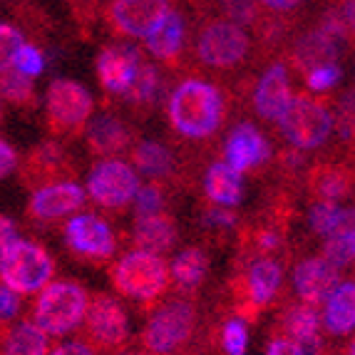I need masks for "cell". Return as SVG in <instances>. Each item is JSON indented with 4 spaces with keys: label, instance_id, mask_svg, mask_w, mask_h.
<instances>
[{
    "label": "cell",
    "instance_id": "cell-1",
    "mask_svg": "<svg viewBox=\"0 0 355 355\" xmlns=\"http://www.w3.org/2000/svg\"><path fill=\"white\" fill-rule=\"evenodd\" d=\"M166 112L172 130L184 139H209L226 117V97L204 77H184L172 89Z\"/></svg>",
    "mask_w": 355,
    "mask_h": 355
},
{
    "label": "cell",
    "instance_id": "cell-2",
    "mask_svg": "<svg viewBox=\"0 0 355 355\" xmlns=\"http://www.w3.org/2000/svg\"><path fill=\"white\" fill-rule=\"evenodd\" d=\"M251 50H254V40H251L249 30L221 18V15L207 18L196 30L194 58L199 65L209 67V70H239L251 58Z\"/></svg>",
    "mask_w": 355,
    "mask_h": 355
},
{
    "label": "cell",
    "instance_id": "cell-3",
    "mask_svg": "<svg viewBox=\"0 0 355 355\" xmlns=\"http://www.w3.org/2000/svg\"><path fill=\"white\" fill-rule=\"evenodd\" d=\"M53 273V256L35 241L15 236L0 251V281L18 296L37 293L42 286L50 284Z\"/></svg>",
    "mask_w": 355,
    "mask_h": 355
},
{
    "label": "cell",
    "instance_id": "cell-4",
    "mask_svg": "<svg viewBox=\"0 0 355 355\" xmlns=\"http://www.w3.org/2000/svg\"><path fill=\"white\" fill-rule=\"evenodd\" d=\"M89 296L75 281H53L42 286L33 311V323L48 336H65L85 318Z\"/></svg>",
    "mask_w": 355,
    "mask_h": 355
},
{
    "label": "cell",
    "instance_id": "cell-5",
    "mask_svg": "<svg viewBox=\"0 0 355 355\" xmlns=\"http://www.w3.org/2000/svg\"><path fill=\"white\" fill-rule=\"evenodd\" d=\"M279 130L284 139L298 152H311L328 142L333 132V114L320 100L313 95L301 92L293 95L284 114L279 117Z\"/></svg>",
    "mask_w": 355,
    "mask_h": 355
},
{
    "label": "cell",
    "instance_id": "cell-6",
    "mask_svg": "<svg viewBox=\"0 0 355 355\" xmlns=\"http://www.w3.org/2000/svg\"><path fill=\"white\" fill-rule=\"evenodd\" d=\"M114 288L127 298L152 303L169 286V266L159 254L137 249L114 263L112 268Z\"/></svg>",
    "mask_w": 355,
    "mask_h": 355
},
{
    "label": "cell",
    "instance_id": "cell-7",
    "mask_svg": "<svg viewBox=\"0 0 355 355\" xmlns=\"http://www.w3.org/2000/svg\"><path fill=\"white\" fill-rule=\"evenodd\" d=\"M92 95L87 87H83L75 80L58 77L48 85L45 92V117L48 127L55 137H72L80 135L83 127L87 125L89 114H92Z\"/></svg>",
    "mask_w": 355,
    "mask_h": 355
},
{
    "label": "cell",
    "instance_id": "cell-8",
    "mask_svg": "<svg viewBox=\"0 0 355 355\" xmlns=\"http://www.w3.org/2000/svg\"><path fill=\"white\" fill-rule=\"evenodd\" d=\"M174 8V0H110L105 20L117 37L142 40Z\"/></svg>",
    "mask_w": 355,
    "mask_h": 355
},
{
    "label": "cell",
    "instance_id": "cell-9",
    "mask_svg": "<svg viewBox=\"0 0 355 355\" xmlns=\"http://www.w3.org/2000/svg\"><path fill=\"white\" fill-rule=\"evenodd\" d=\"M196 326V311L187 301H172L159 308L144 328V345L152 353L164 355L182 348Z\"/></svg>",
    "mask_w": 355,
    "mask_h": 355
},
{
    "label": "cell",
    "instance_id": "cell-10",
    "mask_svg": "<svg viewBox=\"0 0 355 355\" xmlns=\"http://www.w3.org/2000/svg\"><path fill=\"white\" fill-rule=\"evenodd\" d=\"M137 189H139L137 172L117 157L97 162L87 177V194L95 199V204L107 209L127 207L135 199Z\"/></svg>",
    "mask_w": 355,
    "mask_h": 355
},
{
    "label": "cell",
    "instance_id": "cell-11",
    "mask_svg": "<svg viewBox=\"0 0 355 355\" xmlns=\"http://www.w3.org/2000/svg\"><path fill=\"white\" fill-rule=\"evenodd\" d=\"M87 338L100 348H117L127 340V313L114 296L97 293L85 311Z\"/></svg>",
    "mask_w": 355,
    "mask_h": 355
},
{
    "label": "cell",
    "instance_id": "cell-12",
    "mask_svg": "<svg viewBox=\"0 0 355 355\" xmlns=\"http://www.w3.org/2000/svg\"><path fill=\"white\" fill-rule=\"evenodd\" d=\"M144 60V55L135 45H107L97 55V80L102 89L110 95H125L137 75V67Z\"/></svg>",
    "mask_w": 355,
    "mask_h": 355
},
{
    "label": "cell",
    "instance_id": "cell-13",
    "mask_svg": "<svg viewBox=\"0 0 355 355\" xmlns=\"http://www.w3.org/2000/svg\"><path fill=\"white\" fill-rule=\"evenodd\" d=\"M65 239L72 251H77L80 256H89V259H107L114 254V246H117L110 224L95 214L72 216L65 226Z\"/></svg>",
    "mask_w": 355,
    "mask_h": 355
},
{
    "label": "cell",
    "instance_id": "cell-14",
    "mask_svg": "<svg viewBox=\"0 0 355 355\" xmlns=\"http://www.w3.org/2000/svg\"><path fill=\"white\" fill-rule=\"evenodd\" d=\"M340 37H336L331 30L323 25L308 28L306 33L296 37V42L291 45V62L301 75L311 72L313 67L328 65V62H338L340 60Z\"/></svg>",
    "mask_w": 355,
    "mask_h": 355
},
{
    "label": "cell",
    "instance_id": "cell-15",
    "mask_svg": "<svg viewBox=\"0 0 355 355\" xmlns=\"http://www.w3.org/2000/svg\"><path fill=\"white\" fill-rule=\"evenodd\" d=\"M291 97H293V92H291L288 65L279 60L271 67H266V72L259 77L254 89V110L261 119L279 122V117L288 107Z\"/></svg>",
    "mask_w": 355,
    "mask_h": 355
},
{
    "label": "cell",
    "instance_id": "cell-16",
    "mask_svg": "<svg viewBox=\"0 0 355 355\" xmlns=\"http://www.w3.org/2000/svg\"><path fill=\"white\" fill-rule=\"evenodd\" d=\"M271 157V144L261 130H256L251 122H241L236 130L231 132L224 147V159L229 166H234L236 172H249L256 169L259 164L268 162Z\"/></svg>",
    "mask_w": 355,
    "mask_h": 355
},
{
    "label": "cell",
    "instance_id": "cell-17",
    "mask_svg": "<svg viewBox=\"0 0 355 355\" xmlns=\"http://www.w3.org/2000/svg\"><path fill=\"white\" fill-rule=\"evenodd\" d=\"M293 281H296V291L301 301H306L308 306H320L340 284V271L331 266L323 256H311V259H303L296 266Z\"/></svg>",
    "mask_w": 355,
    "mask_h": 355
},
{
    "label": "cell",
    "instance_id": "cell-18",
    "mask_svg": "<svg viewBox=\"0 0 355 355\" xmlns=\"http://www.w3.org/2000/svg\"><path fill=\"white\" fill-rule=\"evenodd\" d=\"M85 189L75 182H55L45 184L30 199V216L37 221H55L67 214L77 211L85 204Z\"/></svg>",
    "mask_w": 355,
    "mask_h": 355
},
{
    "label": "cell",
    "instance_id": "cell-19",
    "mask_svg": "<svg viewBox=\"0 0 355 355\" xmlns=\"http://www.w3.org/2000/svg\"><path fill=\"white\" fill-rule=\"evenodd\" d=\"M187 15L177 8L166 12L162 23L147 35V50L154 60L164 65H179L184 48H187Z\"/></svg>",
    "mask_w": 355,
    "mask_h": 355
},
{
    "label": "cell",
    "instance_id": "cell-20",
    "mask_svg": "<svg viewBox=\"0 0 355 355\" xmlns=\"http://www.w3.org/2000/svg\"><path fill=\"white\" fill-rule=\"evenodd\" d=\"M85 139H87V147L97 157H112V154L130 147L132 130L122 119L112 117V114H100L95 122H89Z\"/></svg>",
    "mask_w": 355,
    "mask_h": 355
},
{
    "label": "cell",
    "instance_id": "cell-21",
    "mask_svg": "<svg viewBox=\"0 0 355 355\" xmlns=\"http://www.w3.org/2000/svg\"><path fill=\"white\" fill-rule=\"evenodd\" d=\"M284 281V266L271 256H261L246 276V296L254 308H263L273 301Z\"/></svg>",
    "mask_w": 355,
    "mask_h": 355
},
{
    "label": "cell",
    "instance_id": "cell-22",
    "mask_svg": "<svg viewBox=\"0 0 355 355\" xmlns=\"http://www.w3.org/2000/svg\"><path fill=\"white\" fill-rule=\"evenodd\" d=\"M162 95H164V75L154 62L142 60L139 67H137L135 80H132V85L122 97L127 100V105L135 107L137 112H149L152 107H157Z\"/></svg>",
    "mask_w": 355,
    "mask_h": 355
},
{
    "label": "cell",
    "instance_id": "cell-23",
    "mask_svg": "<svg viewBox=\"0 0 355 355\" xmlns=\"http://www.w3.org/2000/svg\"><path fill=\"white\" fill-rule=\"evenodd\" d=\"M204 191L216 207H236L243 199V177L226 162H216L207 169Z\"/></svg>",
    "mask_w": 355,
    "mask_h": 355
},
{
    "label": "cell",
    "instance_id": "cell-24",
    "mask_svg": "<svg viewBox=\"0 0 355 355\" xmlns=\"http://www.w3.org/2000/svg\"><path fill=\"white\" fill-rule=\"evenodd\" d=\"M179 236V229L169 214H152L144 219H137L135 226V241L139 249L162 254V251L172 249Z\"/></svg>",
    "mask_w": 355,
    "mask_h": 355
},
{
    "label": "cell",
    "instance_id": "cell-25",
    "mask_svg": "<svg viewBox=\"0 0 355 355\" xmlns=\"http://www.w3.org/2000/svg\"><path fill=\"white\" fill-rule=\"evenodd\" d=\"M286 331L303 348L306 355H315L320 350V315L315 306H296L286 313Z\"/></svg>",
    "mask_w": 355,
    "mask_h": 355
},
{
    "label": "cell",
    "instance_id": "cell-26",
    "mask_svg": "<svg viewBox=\"0 0 355 355\" xmlns=\"http://www.w3.org/2000/svg\"><path fill=\"white\" fill-rule=\"evenodd\" d=\"M326 328L333 336H348L355 326V284L343 281L326 298Z\"/></svg>",
    "mask_w": 355,
    "mask_h": 355
},
{
    "label": "cell",
    "instance_id": "cell-27",
    "mask_svg": "<svg viewBox=\"0 0 355 355\" xmlns=\"http://www.w3.org/2000/svg\"><path fill=\"white\" fill-rule=\"evenodd\" d=\"M350 169L340 164H320L315 166L311 177H308V187L318 199L326 202H338L343 196L350 194Z\"/></svg>",
    "mask_w": 355,
    "mask_h": 355
},
{
    "label": "cell",
    "instance_id": "cell-28",
    "mask_svg": "<svg viewBox=\"0 0 355 355\" xmlns=\"http://www.w3.org/2000/svg\"><path fill=\"white\" fill-rule=\"evenodd\" d=\"M132 162L144 177L149 179H166L174 172V157L172 152L162 142L154 139H144L132 149Z\"/></svg>",
    "mask_w": 355,
    "mask_h": 355
},
{
    "label": "cell",
    "instance_id": "cell-29",
    "mask_svg": "<svg viewBox=\"0 0 355 355\" xmlns=\"http://www.w3.org/2000/svg\"><path fill=\"white\" fill-rule=\"evenodd\" d=\"M50 336L35 323H20L3 340V355H48Z\"/></svg>",
    "mask_w": 355,
    "mask_h": 355
},
{
    "label": "cell",
    "instance_id": "cell-30",
    "mask_svg": "<svg viewBox=\"0 0 355 355\" xmlns=\"http://www.w3.org/2000/svg\"><path fill=\"white\" fill-rule=\"evenodd\" d=\"M174 281L182 288H196L207 279L209 273V256L202 249H184L172 263Z\"/></svg>",
    "mask_w": 355,
    "mask_h": 355
},
{
    "label": "cell",
    "instance_id": "cell-31",
    "mask_svg": "<svg viewBox=\"0 0 355 355\" xmlns=\"http://www.w3.org/2000/svg\"><path fill=\"white\" fill-rule=\"evenodd\" d=\"M311 229L318 234V236H328L333 231H338L340 226L353 224V209H343L338 202H326V199H318V202L311 207Z\"/></svg>",
    "mask_w": 355,
    "mask_h": 355
},
{
    "label": "cell",
    "instance_id": "cell-32",
    "mask_svg": "<svg viewBox=\"0 0 355 355\" xmlns=\"http://www.w3.org/2000/svg\"><path fill=\"white\" fill-rule=\"evenodd\" d=\"M355 256V229L353 224L340 226L338 231L328 234L326 236V246H323V259L336 266L338 271L340 268H348L353 263Z\"/></svg>",
    "mask_w": 355,
    "mask_h": 355
},
{
    "label": "cell",
    "instance_id": "cell-33",
    "mask_svg": "<svg viewBox=\"0 0 355 355\" xmlns=\"http://www.w3.org/2000/svg\"><path fill=\"white\" fill-rule=\"evenodd\" d=\"M0 100L12 102L18 107H33L35 105V85L33 77L23 75L15 67L0 75Z\"/></svg>",
    "mask_w": 355,
    "mask_h": 355
},
{
    "label": "cell",
    "instance_id": "cell-34",
    "mask_svg": "<svg viewBox=\"0 0 355 355\" xmlns=\"http://www.w3.org/2000/svg\"><path fill=\"white\" fill-rule=\"evenodd\" d=\"M216 12L221 18L231 20V23L241 25V28H259L266 12L261 10L259 0H216Z\"/></svg>",
    "mask_w": 355,
    "mask_h": 355
},
{
    "label": "cell",
    "instance_id": "cell-35",
    "mask_svg": "<svg viewBox=\"0 0 355 355\" xmlns=\"http://www.w3.org/2000/svg\"><path fill=\"white\" fill-rule=\"evenodd\" d=\"M23 42H25L23 30H18L10 23H0V75L12 67L15 55L23 48Z\"/></svg>",
    "mask_w": 355,
    "mask_h": 355
},
{
    "label": "cell",
    "instance_id": "cell-36",
    "mask_svg": "<svg viewBox=\"0 0 355 355\" xmlns=\"http://www.w3.org/2000/svg\"><path fill=\"white\" fill-rule=\"evenodd\" d=\"M343 77V70L338 62H328V65L313 67L311 72H306V87L311 92H328L333 89Z\"/></svg>",
    "mask_w": 355,
    "mask_h": 355
},
{
    "label": "cell",
    "instance_id": "cell-37",
    "mask_svg": "<svg viewBox=\"0 0 355 355\" xmlns=\"http://www.w3.org/2000/svg\"><path fill=\"white\" fill-rule=\"evenodd\" d=\"M135 214L137 219H144V216H152V214H159L164 209V194H162L159 187L147 184L142 189H137L135 194Z\"/></svg>",
    "mask_w": 355,
    "mask_h": 355
},
{
    "label": "cell",
    "instance_id": "cell-38",
    "mask_svg": "<svg viewBox=\"0 0 355 355\" xmlns=\"http://www.w3.org/2000/svg\"><path fill=\"white\" fill-rule=\"evenodd\" d=\"M12 67L18 72H23V75L28 77H40L42 72H45V55H42L40 48H35V45H28V42H23V48L18 50V55H15V62H12Z\"/></svg>",
    "mask_w": 355,
    "mask_h": 355
},
{
    "label": "cell",
    "instance_id": "cell-39",
    "mask_svg": "<svg viewBox=\"0 0 355 355\" xmlns=\"http://www.w3.org/2000/svg\"><path fill=\"white\" fill-rule=\"evenodd\" d=\"M221 343H224L226 355H246V343H249V333L243 326L241 318H231L226 320L224 333H221Z\"/></svg>",
    "mask_w": 355,
    "mask_h": 355
},
{
    "label": "cell",
    "instance_id": "cell-40",
    "mask_svg": "<svg viewBox=\"0 0 355 355\" xmlns=\"http://www.w3.org/2000/svg\"><path fill=\"white\" fill-rule=\"evenodd\" d=\"M261 10L271 15V18H291V15H296L301 8L308 6V0H259Z\"/></svg>",
    "mask_w": 355,
    "mask_h": 355
},
{
    "label": "cell",
    "instance_id": "cell-41",
    "mask_svg": "<svg viewBox=\"0 0 355 355\" xmlns=\"http://www.w3.org/2000/svg\"><path fill=\"white\" fill-rule=\"evenodd\" d=\"M20 313V296L12 293L8 286H0V326H6Z\"/></svg>",
    "mask_w": 355,
    "mask_h": 355
},
{
    "label": "cell",
    "instance_id": "cell-42",
    "mask_svg": "<svg viewBox=\"0 0 355 355\" xmlns=\"http://www.w3.org/2000/svg\"><path fill=\"white\" fill-rule=\"evenodd\" d=\"M266 355H306V353H303V348L293 338H276V340H271V345H268Z\"/></svg>",
    "mask_w": 355,
    "mask_h": 355
},
{
    "label": "cell",
    "instance_id": "cell-43",
    "mask_svg": "<svg viewBox=\"0 0 355 355\" xmlns=\"http://www.w3.org/2000/svg\"><path fill=\"white\" fill-rule=\"evenodd\" d=\"M15 164H18V154H15V149H12L6 139H0V179L8 177V174L15 169Z\"/></svg>",
    "mask_w": 355,
    "mask_h": 355
},
{
    "label": "cell",
    "instance_id": "cell-44",
    "mask_svg": "<svg viewBox=\"0 0 355 355\" xmlns=\"http://www.w3.org/2000/svg\"><path fill=\"white\" fill-rule=\"evenodd\" d=\"M48 355H95V350L89 348L87 343H80V340H72V343H62L55 350H48Z\"/></svg>",
    "mask_w": 355,
    "mask_h": 355
},
{
    "label": "cell",
    "instance_id": "cell-45",
    "mask_svg": "<svg viewBox=\"0 0 355 355\" xmlns=\"http://www.w3.org/2000/svg\"><path fill=\"white\" fill-rule=\"evenodd\" d=\"M207 221L209 224H214V226H234L236 224V216L231 211H224V207H216V209H211V211H207Z\"/></svg>",
    "mask_w": 355,
    "mask_h": 355
},
{
    "label": "cell",
    "instance_id": "cell-46",
    "mask_svg": "<svg viewBox=\"0 0 355 355\" xmlns=\"http://www.w3.org/2000/svg\"><path fill=\"white\" fill-rule=\"evenodd\" d=\"M256 246L261 251H276L281 246V239L273 231H261L259 236H256Z\"/></svg>",
    "mask_w": 355,
    "mask_h": 355
},
{
    "label": "cell",
    "instance_id": "cell-47",
    "mask_svg": "<svg viewBox=\"0 0 355 355\" xmlns=\"http://www.w3.org/2000/svg\"><path fill=\"white\" fill-rule=\"evenodd\" d=\"M12 239H15V224H12L8 216H3V214H0V251L6 249Z\"/></svg>",
    "mask_w": 355,
    "mask_h": 355
},
{
    "label": "cell",
    "instance_id": "cell-48",
    "mask_svg": "<svg viewBox=\"0 0 355 355\" xmlns=\"http://www.w3.org/2000/svg\"><path fill=\"white\" fill-rule=\"evenodd\" d=\"M72 3H75V6H80V3H83V6H89V3H97V0H72Z\"/></svg>",
    "mask_w": 355,
    "mask_h": 355
},
{
    "label": "cell",
    "instance_id": "cell-49",
    "mask_svg": "<svg viewBox=\"0 0 355 355\" xmlns=\"http://www.w3.org/2000/svg\"><path fill=\"white\" fill-rule=\"evenodd\" d=\"M0 119H3V100H0Z\"/></svg>",
    "mask_w": 355,
    "mask_h": 355
},
{
    "label": "cell",
    "instance_id": "cell-50",
    "mask_svg": "<svg viewBox=\"0 0 355 355\" xmlns=\"http://www.w3.org/2000/svg\"><path fill=\"white\" fill-rule=\"evenodd\" d=\"M350 355H353V350H350Z\"/></svg>",
    "mask_w": 355,
    "mask_h": 355
}]
</instances>
